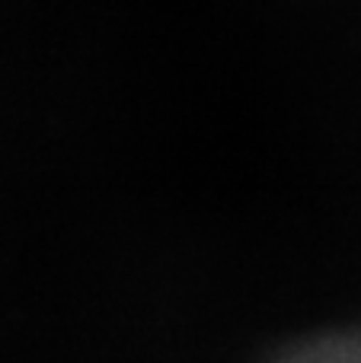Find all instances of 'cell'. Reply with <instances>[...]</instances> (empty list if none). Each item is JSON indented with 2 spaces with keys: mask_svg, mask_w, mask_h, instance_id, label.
I'll return each instance as SVG.
<instances>
[{
  "mask_svg": "<svg viewBox=\"0 0 361 363\" xmlns=\"http://www.w3.org/2000/svg\"><path fill=\"white\" fill-rule=\"evenodd\" d=\"M279 363H361V332L326 335V338L298 345Z\"/></svg>",
  "mask_w": 361,
  "mask_h": 363,
  "instance_id": "6da1fadb",
  "label": "cell"
}]
</instances>
